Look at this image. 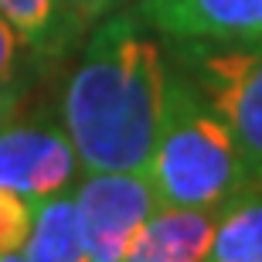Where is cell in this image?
Returning <instances> with one entry per match:
<instances>
[{
	"label": "cell",
	"instance_id": "obj_12",
	"mask_svg": "<svg viewBox=\"0 0 262 262\" xmlns=\"http://www.w3.org/2000/svg\"><path fill=\"white\" fill-rule=\"evenodd\" d=\"M28 55H31L28 45L20 41L14 24L0 14V92L20 89V72H24V58Z\"/></svg>",
	"mask_w": 262,
	"mask_h": 262
},
{
	"label": "cell",
	"instance_id": "obj_1",
	"mask_svg": "<svg viewBox=\"0 0 262 262\" xmlns=\"http://www.w3.org/2000/svg\"><path fill=\"white\" fill-rule=\"evenodd\" d=\"M170 68L136 14L92 24L61 92V126L85 174L146 170L164 119Z\"/></svg>",
	"mask_w": 262,
	"mask_h": 262
},
{
	"label": "cell",
	"instance_id": "obj_8",
	"mask_svg": "<svg viewBox=\"0 0 262 262\" xmlns=\"http://www.w3.org/2000/svg\"><path fill=\"white\" fill-rule=\"evenodd\" d=\"M204 262H262V181H249L218 208Z\"/></svg>",
	"mask_w": 262,
	"mask_h": 262
},
{
	"label": "cell",
	"instance_id": "obj_13",
	"mask_svg": "<svg viewBox=\"0 0 262 262\" xmlns=\"http://www.w3.org/2000/svg\"><path fill=\"white\" fill-rule=\"evenodd\" d=\"M129 4H140V0H65V7L72 14V20L78 24V31H89L102 17L116 14V10H126Z\"/></svg>",
	"mask_w": 262,
	"mask_h": 262
},
{
	"label": "cell",
	"instance_id": "obj_3",
	"mask_svg": "<svg viewBox=\"0 0 262 262\" xmlns=\"http://www.w3.org/2000/svg\"><path fill=\"white\" fill-rule=\"evenodd\" d=\"M177 68L222 116L249 177L262 181V45L177 41Z\"/></svg>",
	"mask_w": 262,
	"mask_h": 262
},
{
	"label": "cell",
	"instance_id": "obj_5",
	"mask_svg": "<svg viewBox=\"0 0 262 262\" xmlns=\"http://www.w3.org/2000/svg\"><path fill=\"white\" fill-rule=\"evenodd\" d=\"M78 170L75 146L61 123L17 119L0 126V187L17 191L31 201L61 194Z\"/></svg>",
	"mask_w": 262,
	"mask_h": 262
},
{
	"label": "cell",
	"instance_id": "obj_4",
	"mask_svg": "<svg viewBox=\"0 0 262 262\" xmlns=\"http://www.w3.org/2000/svg\"><path fill=\"white\" fill-rule=\"evenodd\" d=\"M72 198L89 262H123L136 232L160 208L146 170L85 174Z\"/></svg>",
	"mask_w": 262,
	"mask_h": 262
},
{
	"label": "cell",
	"instance_id": "obj_7",
	"mask_svg": "<svg viewBox=\"0 0 262 262\" xmlns=\"http://www.w3.org/2000/svg\"><path fill=\"white\" fill-rule=\"evenodd\" d=\"M218 211L160 204L136 232L123 262H204Z\"/></svg>",
	"mask_w": 262,
	"mask_h": 262
},
{
	"label": "cell",
	"instance_id": "obj_10",
	"mask_svg": "<svg viewBox=\"0 0 262 262\" xmlns=\"http://www.w3.org/2000/svg\"><path fill=\"white\" fill-rule=\"evenodd\" d=\"M24 259L28 262H89L85 242L78 232L75 218V198L61 191L45 201H38L34 225L24 242Z\"/></svg>",
	"mask_w": 262,
	"mask_h": 262
},
{
	"label": "cell",
	"instance_id": "obj_11",
	"mask_svg": "<svg viewBox=\"0 0 262 262\" xmlns=\"http://www.w3.org/2000/svg\"><path fill=\"white\" fill-rule=\"evenodd\" d=\"M34 211H38V201L0 187V255L24 252V242L34 225Z\"/></svg>",
	"mask_w": 262,
	"mask_h": 262
},
{
	"label": "cell",
	"instance_id": "obj_14",
	"mask_svg": "<svg viewBox=\"0 0 262 262\" xmlns=\"http://www.w3.org/2000/svg\"><path fill=\"white\" fill-rule=\"evenodd\" d=\"M17 102H20V89L0 92V126H4V123H7L14 113H17Z\"/></svg>",
	"mask_w": 262,
	"mask_h": 262
},
{
	"label": "cell",
	"instance_id": "obj_2",
	"mask_svg": "<svg viewBox=\"0 0 262 262\" xmlns=\"http://www.w3.org/2000/svg\"><path fill=\"white\" fill-rule=\"evenodd\" d=\"M146 177L160 204L201 211H218L252 181L228 126L181 68L167 78L164 119Z\"/></svg>",
	"mask_w": 262,
	"mask_h": 262
},
{
	"label": "cell",
	"instance_id": "obj_9",
	"mask_svg": "<svg viewBox=\"0 0 262 262\" xmlns=\"http://www.w3.org/2000/svg\"><path fill=\"white\" fill-rule=\"evenodd\" d=\"M0 14L14 24L34 58H61L82 34L65 0H0Z\"/></svg>",
	"mask_w": 262,
	"mask_h": 262
},
{
	"label": "cell",
	"instance_id": "obj_15",
	"mask_svg": "<svg viewBox=\"0 0 262 262\" xmlns=\"http://www.w3.org/2000/svg\"><path fill=\"white\" fill-rule=\"evenodd\" d=\"M0 262H28L24 252H14V255H0Z\"/></svg>",
	"mask_w": 262,
	"mask_h": 262
},
{
	"label": "cell",
	"instance_id": "obj_6",
	"mask_svg": "<svg viewBox=\"0 0 262 262\" xmlns=\"http://www.w3.org/2000/svg\"><path fill=\"white\" fill-rule=\"evenodd\" d=\"M140 20L174 41L262 45V0H140Z\"/></svg>",
	"mask_w": 262,
	"mask_h": 262
}]
</instances>
